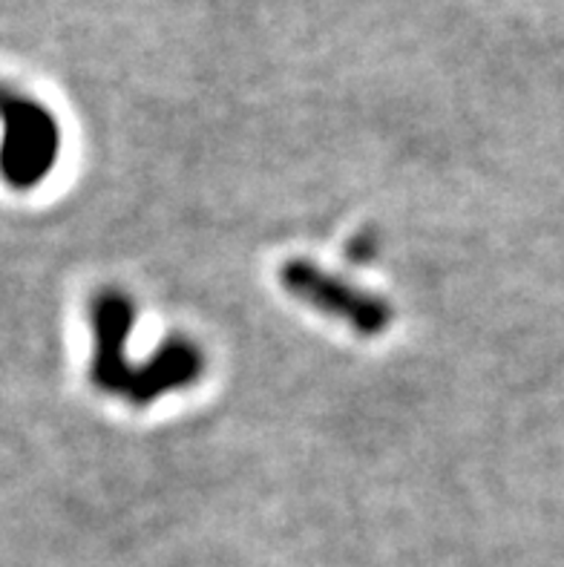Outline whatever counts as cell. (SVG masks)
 Here are the masks:
<instances>
[{
  "mask_svg": "<svg viewBox=\"0 0 564 567\" xmlns=\"http://www.w3.org/2000/svg\"><path fill=\"white\" fill-rule=\"evenodd\" d=\"M0 179L12 190H32L50 176L58 158V124L29 95L0 86Z\"/></svg>",
  "mask_w": 564,
  "mask_h": 567,
  "instance_id": "1",
  "label": "cell"
},
{
  "mask_svg": "<svg viewBox=\"0 0 564 567\" xmlns=\"http://www.w3.org/2000/svg\"><path fill=\"white\" fill-rule=\"evenodd\" d=\"M288 286H291L294 291H300L302 297H308V300H315L320 309H326V306H329V300H335V306H331V315L355 317V320H358L363 329H372L380 317H383L369 300H363V297L355 295V291H343L346 286L340 288L337 282H329L326 277H320V274H315V271H308V268H302V266L291 268V274H288Z\"/></svg>",
  "mask_w": 564,
  "mask_h": 567,
  "instance_id": "2",
  "label": "cell"
}]
</instances>
